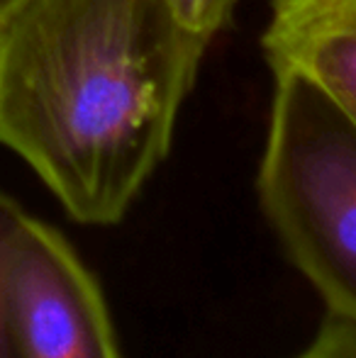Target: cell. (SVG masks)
Returning <instances> with one entry per match:
<instances>
[{
	"label": "cell",
	"instance_id": "cell-1",
	"mask_svg": "<svg viewBox=\"0 0 356 358\" xmlns=\"http://www.w3.org/2000/svg\"><path fill=\"white\" fill-rule=\"evenodd\" d=\"M210 42L169 0H17L0 13V144L73 222L120 224L171 151Z\"/></svg>",
	"mask_w": 356,
	"mask_h": 358
},
{
	"label": "cell",
	"instance_id": "cell-2",
	"mask_svg": "<svg viewBox=\"0 0 356 358\" xmlns=\"http://www.w3.org/2000/svg\"><path fill=\"white\" fill-rule=\"evenodd\" d=\"M273 78L259 205L325 312L356 324V124L308 76Z\"/></svg>",
	"mask_w": 356,
	"mask_h": 358
},
{
	"label": "cell",
	"instance_id": "cell-3",
	"mask_svg": "<svg viewBox=\"0 0 356 358\" xmlns=\"http://www.w3.org/2000/svg\"><path fill=\"white\" fill-rule=\"evenodd\" d=\"M17 358H122L108 300L73 244L24 215L8 268Z\"/></svg>",
	"mask_w": 356,
	"mask_h": 358
},
{
	"label": "cell",
	"instance_id": "cell-4",
	"mask_svg": "<svg viewBox=\"0 0 356 358\" xmlns=\"http://www.w3.org/2000/svg\"><path fill=\"white\" fill-rule=\"evenodd\" d=\"M262 47L271 71L308 76L356 124V0H273Z\"/></svg>",
	"mask_w": 356,
	"mask_h": 358
},
{
	"label": "cell",
	"instance_id": "cell-5",
	"mask_svg": "<svg viewBox=\"0 0 356 358\" xmlns=\"http://www.w3.org/2000/svg\"><path fill=\"white\" fill-rule=\"evenodd\" d=\"M24 215H27V210L20 203H15L8 193L0 190V358H17L15 356L8 268H10V254H13L15 234H17Z\"/></svg>",
	"mask_w": 356,
	"mask_h": 358
},
{
	"label": "cell",
	"instance_id": "cell-6",
	"mask_svg": "<svg viewBox=\"0 0 356 358\" xmlns=\"http://www.w3.org/2000/svg\"><path fill=\"white\" fill-rule=\"evenodd\" d=\"M290 358H356V324L325 312L310 341Z\"/></svg>",
	"mask_w": 356,
	"mask_h": 358
},
{
	"label": "cell",
	"instance_id": "cell-7",
	"mask_svg": "<svg viewBox=\"0 0 356 358\" xmlns=\"http://www.w3.org/2000/svg\"><path fill=\"white\" fill-rule=\"evenodd\" d=\"M237 3L239 0H169L185 27L208 34L210 39L229 24Z\"/></svg>",
	"mask_w": 356,
	"mask_h": 358
},
{
	"label": "cell",
	"instance_id": "cell-8",
	"mask_svg": "<svg viewBox=\"0 0 356 358\" xmlns=\"http://www.w3.org/2000/svg\"><path fill=\"white\" fill-rule=\"evenodd\" d=\"M17 0H0V13H5V10L10 8V5H15Z\"/></svg>",
	"mask_w": 356,
	"mask_h": 358
}]
</instances>
